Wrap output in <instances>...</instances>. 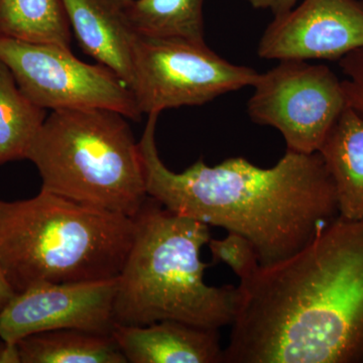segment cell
I'll return each mask as SVG.
<instances>
[{
    "label": "cell",
    "instance_id": "1",
    "mask_svg": "<svg viewBox=\"0 0 363 363\" xmlns=\"http://www.w3.org/2000/svg\"><path fill=\"white\" fill-rule=\"evenodd\" d=\"M225 363H363V219L338 216L238 286Z\"/></svg>",
    "mask_w": 363,
    "mask_h": 363
},
{
    "label": "cell",
    "instance_id": "2",
    "mask_svg": "<svg viewBox=\"0 0 363 363\" xmlns=\"http://www.w3.org/2000/svg\"><path fill=\"white\" fill-rule=\"evenodd\" d=\"M159 116H147L138 142L147 196L174 213L245 236L262 266L295 255L338 216L335 188L319 152L286 150L269 169L241 157L209 167L200 157L176 173L157 152Z\"/></svg>",
    "mask_w": 363,
    "mask_h": 363
},
{
    "label": "cell",
    "instance_id": "3",
    "mask_svg": "<svg viewBox=\"0 0 363 363\" xmlns=\"http://www.w3.org/2000/svg\"><path fill=\"white\" fill-rule=\"evenodd\" d=\"M130 252L117 277L116 324L145 326L173 320L201 328L233 323L238 286H208L200 257L209 225L169 211L152 198L135 217Z\"/></svg>",
    "mask_w": 363,
    "mask_h": 363
},
{
    "label": "cell",
    "instance_id": "4",
    "mask_svg": "<svg viewBox=\"0 0 363 363\" xmlns=\"http://www.w3.org/2000/svg\"><path fill=\"white\" fill-rule=\"evenodd\" d=\"M133 217L40 190L0 201V266L16 294L40 284L118 277L130 252Z\"/></svg>",
    "mask_w": 363,
    "mask_h": 363
},
{
    "label": "cell",
    "instance_id": "5",
    "mask_svg": "<svg viewBox=\"0 0 363 363\" xmlns=\"http://www.w3.org/2000/svg\"><path fill=\"white\" fill-rule=\"evenodd\" d=\"M42 190L135 217L149 196L128 118L108 109L54 111L28 150Z\"/></svg>",
    "mask_w": 363,
    "mask_h": 363
},
{
    "label": "cell",
    "instance_id": "6",
    "mask_svg": "<svg viewBox=\"0 0 363 363\" xmlns=\"http://www.w3.org/2000/svg\"><path fill=\"white\" fill-rule=\"evenodd\" d=\"M259 73L222 58L206 43L138 35L130 90L143 114L200 106L252 87Z\"/></svg>",
    "mask_w": 363,
    "mask_h": 363
},
{
    "label": "cell",
    "instance_id": "7",
    "mask_svg": "<svg viewBox=\"0 0 363 363\" xmlns=\"http://www.w3.org/2000/svg\"><path fill=\"white\" fill-rule=\"evenodd\" d=\"M0 60L11 69L21 90L43 108H101L131 121L142 118L125 82L107 67L81 61L71 49L0 35Z\"/></svg>",
    "mask_w": 363,
    "mask_h": 363
},
{
    "label": "cell",
    "instance_id": "8",
    "mask_svg": "<svg viewBox=\"0 0 363 363\" xmlns=\"http://www.w3.org/2000/svg\"><path fill=\"white\" fill-rule=\"evenodd\" d=\"M257 76L247 102L253 123L279 131L286 149L318 152L347 107L342 82L325 65L285 60Z\"/></svg>",
    "mask_w": 363,
    "mask_h": 363
},
{
    "label": "cell",
    "instance_id": "9",
    "mask_svg": "<svg viewBox=\"0 0 363 363\" xmlns=\"http://www.w3.org/2000/svg\"><path fill=\"white\" fill-rule=\"evenodd\" d=\"M117 278L40 284L16 294L0 312V338L16 344L40 332L77 329L111 334Z\"/></svg>",
    "mask_w": 363,
    "mask_h": 363
},
{
    "label": "cell",
    "instance_id": "10",
    "mask_svg": "<svg viewBox=\"0 0 363 363\" xmlns=\"http://www.w3.org/2000/svg\"><path fill=\"white\" fill-rule=\"evenodd\" d=\"M363 48V4L357 0H303L274 16L257 45L264 60H339Z\"/></svg>",
    "mask_w": 363,
    "mask_h": 363
},
{
    "label": "cell",
    "instance_id": "11",
    "mask_svg": "<svg viewBox=\"0 0 363 363\" xmlns=\"http://www.w3.org/2000/svg\"><path fill=\"white\" fill-rule=\"evenodd\" d=\"M72 30L86 55L107 67L130 87L138 33L131 0H63Z\"/></svg>",
    "mask_w": 363,
    "mask_h": 363
},
{
    "label": "cell",
    "instance_id": "12",
    "mask_svg": "<svg viewBox=\"0 0 363 363\" xmlns=\"http://www.w3.org/2000/svg\"><path fill=\"white\" fill-rule=\"evenodd\" d=\"M111 335L130 363H222L217 329L166 320L145 326L114 325Z\"/></svg>",
    "mask_w": 363,
    "mask_h": 363
},
{
    "label": "cell",
    "instance_id": "13",
    "mask_svg": "<svg viewBox=\"0 0 363 363\" xmlns=\"http://www.w3.org/2000/svg\"><path fill=\"white\" fill-rule=\"evenodd\" d=\"M318 152L333 181L339 216L363 219V116L346 107Z\"/></svg>",
    "mask_w": 363,
    "mask_h": 363
},
{
    "label": "cell",
    "instance_id": "14",
    "mask_svg": "<svg viewBox=\"0 0 363 363\" xmlns=\"http://www.w3.org/2000/svg\"><path fill=\"white\" fill-rule=\"evenodd\" d=\"M21 363H128L111 334L60 329L16 342Z\"/></svg>",
    "mask_w": 363,
    "mask_h": 363
},
{
    "label": "cell",
    "instance_id": "15",
    "mask_svg": "<svg viewBox=\"0 0 363 363\" xmlns=\"http://www.w3.org/2000/svg\"><path fill=\"white\" fill-rule=\"evenodd\" d=\"M0 35L71 49L72 28L63 0H0Z\"/></svg>",
    "mask_w": 363,
    "mask_h": 363
},
{
    "label": "cell",
    "instance_id": "16",
    "mask_svg": "<svg viewBox=\"0 0 363 363\" xmlns=\"http://www.w3.org/2000/svg\"><path fill=\"white\" fill-rule=\"evenodd\" d=\"M45 118V109L26 96L0 60V164L26 159Z\"/></svg>",
    "mask_w": 363,
    "mask_h": 363
},
{
    "label": "cell",
    "instance_id": "17",
    "mask_svg": "<svg viewBox=\"0 0 363 363\" xmlns=\"http://www.w3.org/2000/svg\"><path fill=\"white\" fill-rule=\"evenodd\" d=\"M204 0H131L128 13L138 35L205 42Z\"/></svg>",
    "mask_w": 363,
    "mask_h": 363
},
{
    "label": "cell",
    "instance_id": "18",
    "mask_svg": "<svg viewBox=\"0 0 363 363\" xmlns=\"http://www.w3.org/2000/svg\"><path fill=\"white\" fill-rule=\"evenodd\" d=\"M214 262H222L230 267L240 281L247 279L260 266L255 245L245 236L228 233L223 240L209 241Z\"/></svg>",
    "mask_w": 363,
    "mask_h": 363
},
{
    "label": "cell",
    "instance_id": "19",
    "mask_svg": "<svg viewBox=\"0 0 363 363\" xmlns=\"http://www.w3.org/2000/svg\"><path fill=\"white\" fill-rule=\"evenodd\" d=\"M339 66L346 76L341 81L346 104L363 116V48L339 59Z\"/></svg>",
    "mask_w": 363,
    "mask_h": 363
},
{
    "label": "cell",
    "instance_id": "20",
    "mask_svg": "<svg viewBox=\"0 0 363 363\" xmlns=\"http://www.w3.org/2000/svg\"><path fill=\"white\" fill-rule=\"evenodd\" d=\"M255 9L271 11L274 16L286 13L296 6L298 0H247Z\"/></svg>",
    "mask_w": 363,
    "mask_h": 363
},
{
    "label": "cell",
    "instance_id": "21",
    "mask_svg": "<svg viewBox=\"0 0 363 363\" xmlns=\"http://www.w3.org/2000/svg\"><path fill=\"white\" fill-rule=\"evenodd\" d=\"M16 295V292L7 281L6 274L0 266V312L6 307Z\"/></svg>",
    "mask_w": 363,
    "mask_h": 363
},
{
    "label": "cell",
    "instance_id": "22",
    "mask_svg": "<svg viewBox=\"0 0 363 363\" xmlns=\"http://www.w3.org/2000/svg\"><path fill=\"white\" fill-rule=\"evenodd\" d=\"M0 363H21L16 344L0 343Z\"/></svg>",
    "mask_w": 363,
    "mask_h": 363
}]
</instances>
